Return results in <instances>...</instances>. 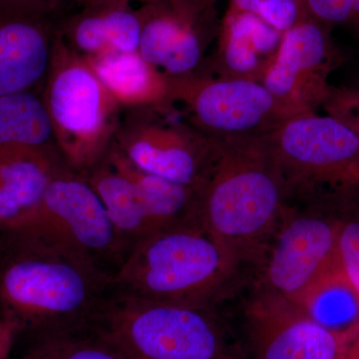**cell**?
Listing matches in <instances>:
<instances>
[{
	"instance_id": "6da1fadb",
	"label": "cell",
	"mask_w": 359,
	"mask_h": 359,
	"mask_svg": "<svg viewBox=\"0 0 359 359\" xmlns=\"http://www.w3.org/2000/svg\"><path fill=\"white\" fill-rule=\"evenodd\" d=\"M4 235L0 314L44 337L93 327L114 292V273L39 241Z\"/></svg>"
},
{
	"instance_id": "7a4b0ae2",
	"label": "cell",
	"mask_w": 359,
	"mask_h": 359,
	"mask_svg": "<svg viewBox=\"0 0 359 359\" xmlns=\"http://www.w3.org/2000/svg\"><path fill=\"white\" fill-rule=\"evenodd\" d=\"M212 141L209 164L195 190L198 219L248 261L282 218L287 204L282 171L266 135Z\"/></svg>"
},
{
	"instance_id": "3957f363",
	"label": "cell",
	"mask_w": 359,
	"mask_h": 359,
	"mask_svg": "<svg viewBox=\"0 0 359 359\" xmlns=\"http://www.w3.org/2000/svg\"><path fill=\"white\" fill-rule=\"evenodd\" d=\"M243 259L200 221L149 233L133 245L113 278L115 294L144 301L212 308Z\"/></svg>"
},
{
	"instance_id": "277c9868",
	"label": "cell",
	"mask_w": 359,
	"mask_h": 359,
	"mask_svg": "<svg viewBox=\"0 0 359 359\" xmlns=\"http://www.w3.org/2000/svg\"><path fill=\"white\" fill-rule=\"evenodd\" d=\"M94 328L128 359H244L212 308L113 292Z\"/></svg>"
},
{
	"instance_id": "5b68a950",
	"label": "cell",
	"mask_w": 359,
	"mask_h": 359,
	"mask_svg": "<svg viewBox=\"0 0 359 359\" xmlns=\"http://www.w3.org/2000/svg\"><path fill=\"white\" fill-rule=\"evenodd\" d=\"M41 97L66 166L86 174L112 145L124 109L58 33Z\"/></svg>"
},
{
	"instance_id": "8992f818",
	"label": "cell",
	"mask_w": 359,
	"mask_h": 359,
	"mask_svg": "<svg viewBox=\"0 0 359 359\" xmlns=\"http://www.w3.org/2000/svg\"><path fill=\"white\" fill-rule=\"evenodd\" d=\"M266 136L282 171L287 203L359 197V137L339 120L302 113Z\"/></svg>"
},
{
	"instance_id": "52a82bcc",
	"label": "cell",
	"mask_w": 359,
	"mask_h": 359,
	"mask_svg": "<svg viewBox=\"0 0 359 359\" xmlns=\"http://www.w3.org/2000/svg\"><path fill=\"white\" fill-rule=\"evenodd\" d=\"M347 202L285 204L257 292L308 308L323 283L340 269L337 247Z\"/></svg>"
},
{
	"instance_id": "ba28073f",
	"label": "cell",
	"mask_w": 359,
	"mask_h": 359,
	"mask_svg": "<svg viewBox=\"0 0 359 359\" xmlns=\"http://www.w3.org/2000/svg\"><path fill=\"white\" fill-rule=\"evenodd\" d=\"M11 233L65 250L113 273L110 264L116 271L125 257L100 198L69 168L51 180L32 216Z\"/></svg>"
},
{
	"instance_id": "9c48e42d",
	"label": "cell",
	"mask_w": 359,
	"mask_h": 359,
	"mask_svg": "<svg viewBox=\"0 0 359 359\" xmlns=\"http://www.w3.org/2000/svg\"><path fill=\"white\" fill-rule=\"evenodd\" d=\"M170 102L194 129L212 139L264 136L294 116L261 82L198 69L169 77Z\"/></svg>"
},
{
	"instance_id": "30bf717a",
	"label": "cell",
	"mask_w": 359,
	"mask_h": 359,
	"mask_svg": "<svg viewBox=\"0 0 359 359\" xmlns=\"http://www.w3.org/2000/svg\"><path fill=\"white\" fill-rule=\"evenodd\" d=\"M113 144L139 169L196 190L209 164L212 141L171 105L123 110Z\"/></svg>"
},
{
	"instance_id": "8fae6325",
	"label": "cell",
	"mask_w": 359,
	"mask_h": 359,
	"mask_svg": "<svg viewBox=\"0 0 359 359\" xmlns=\"http://www.w3.org/2000/svg\"><path fill=\"white\" fill-rule=\"evenodd\" d=\"M340 62L330 28L309 15L283 33L261 83L292 114L316 112L334 88L328 77Z\"/></svg>"
},
{
	"instance_id": "7c38bea8",
	"label": "cell",
	"mask_w": 359,
	"mask_h": 359,
	"mask_svg": "<svg viewBox=\"0 0 359 359\" xmlns=\"http://www.w3.org/2000/svg\"><path fill=\"white\" fill-rule=\"evenodd\" d=\"M248 359H340L359 330L323 327L302 306L257 292L247 308Z\"/></svg>"
},
{
	"instance_id": "4fadbf2b",
	"label": "cell",
	"mask_w": 359,
	"mask_h": 359,
	"mask_svg": "<svg viewBox=\"0 0 359 359\" xmlns=\"http://www.w3.org/2000/svg\"><path fill=\"white\" fill-rule=\"evenodd\" d=\"M62 18L45 0H0V96L41 93Z\"/></svg>"
},
{
	"instance_id": "5bb4252c",
	"label": "cell",
	"mask_w": 359,
	"mask_h": 359,
	"mask_svg": "<svg viewBox=\"0 0 359 359\" xmlns=\"http://www.w3.org/2000/svg\"><path fill=\"white\" fill-rule=\"evenodd\" d=\"M141 18L139 53L168 77L196 72L214 32L212 13L191 16L168 0H150L137 6Z\"/></svg>"
},
{
	"instance_id": "9a60e30c",
	"label": "cell",
	"mask_w": 359,
	"mask_h": 359,
	"mask_svg": "<svg viewBox=\"0 0 359 359\" xmlns=\"http://www.w3.org/2000/svg\"><path fill=\"white\" fill-rule=\"evenodd\" d=\"M66 168L57 148L0 147V231L20 229Z\"/></svg>"
},
{
	"instance_id": "2e32d148",
	"label": "cell",
	"mask_w": 359,
	"mask_h": 359,
	"mask_svg": "<svg viewBox=\"0 0 359 359\" xmlns=\"http://www.w3.org/2000/svg\"><path fill=\"white\" fill-rule=\"evenodd\" d=\"M58 34L84 58L138 51L140 14L137 6L120 0L85 4L61 18Z\"/></svg>"
},
{
	"instance_id": "e0dca14e",
	"label": "cell",
	"mask_w": 359,
	"mask_h": 359,
	"mask_svg": "<svg viewBox=\"0 0 359 359\" xmlns=\"http://www.w3.org/2000/svg\"><path fill=\"white\" fill-rule=\"evenodd\" d=\"M283 33L255 14L229 8L219 28L218 49L210 69L222 78L261 82L275 61Z\"/></svg>"
},
{
	"instance_id": "ac0fdd59",
	"label": "cell",
	"mask_w": 359,
	"mask_h": 359,
	"mask_svg": "<svg viewBox=\"0 0 359 359\" xmlns=\"http://www.w3.org/2000/svg\"><path fill=\"white\" fill-rule=\"evenodd\" d=\"M85 59L123 109L172 105L169 77L150 65L139 51Z\"/></svg>"
},
{
	"instance_id": "d6986e66",
	"label": "cell",
	"mask_w": 359,
	"mask_h": 359,
	"mask_svg": "<svg viewBox=\"0 0 359 359\" xmlns=\"http://www.w3.org/2000/svg\"><path fill=\"white\" fill-rule=\"evenodd\" d=\"M105 156L133 184L150 224L151 233L199 221L196 191L193 188L139 169L113 143Z\"/></svg>"
},
{
	"instance_id": "ffe728a7",
	"label": "cell",
	"mask_w": 359,
	"mask_h": 359,
	"mask_svg": "<svg viewBox=\"0 0 359 359\" xmlns=\"http://www.w3.org/2000/svg\"><path fill=\"white\" fill-rule=\"evenodd\" d=\"M82 176L100 198L126 257L137 242L151 233L133 184L106 156Z\"/></svg>"
},
{
	"instance_id": "44dd1931",
	"label": "cell",
	"mask_w": 359,
	"mask_h": 359,
	"mask_svg": "<svg viewBox=\"0 0 359 359\" xmlns=\"http://www.w3.org/2000/svg\"><path fill=\"white\" fill-rule=\"evenodd\" d=\"M56 148L41 93L16 92L0 96V147Z\"/></svg>"
},
{
	"instance_id": "7402d4cb",
	"label": "cell",
	"mask_w": 359,
	"mask_h": 359,
	"mask_svg": "<svg viewBox=\"0 0 359 359\" xmlns=\"http://www.w3.org/2000/svg\"><path fill=\"white\" fill-rule=\"evenodd\" d=\"M21 359H128L95 328L43 337Z\"/></svg>"
},
{
	"instance_id": "603a6c76",
	"label": "cell",
	"mask_w": 359,
	"mask_h": 359,
	"mask_svg": "<svg viewBox=\"0 0 359 359\" xmlns=\"http://www.w3.org/2000/svg\"><path fill=\"white\" fill-rule=\"evenodd\" d=\"M229 8L255 14L280 33L311 15L304 0H230Z\"/></svg>"
},
{
	"instance_id": "cb8c5ba5",
	"label": "cell",
	"mask_w": 359,
	"mask_h": 359,
	"mask_svg": "<svg viewBox=\"0 0 359 359\" xmlns=\"http://www.w3.org/2000/svg\"><path fill=\"white\" fill-rule=\"evenodd\" d=\"M337 254L342 273L359 297V197L342 210Z\"/></svg>"
},
{
	"instance_id": "d4e9b609",
	"label": "cell",
	"mask_w": 359,
	"mask_h": 359,
	"mask_svg": "<svg viewBox=\"0 0 359 359\" xmlns=\"http://www.w3.org/2000/svg\"><path fill=\"white\" fill-rule=\"evenodd\" d=\"M309 13L328 28L351 25L358 28L353 0H304Z\"/></svg>"
},
{
	"instance_id": "484cf974",
	"label": "cell",
	"mask_w": 359,
	"mask_h": 359,
	"mask_svg": "<svg viewBox=\"0 0 359 359\" xmlns=\"http://www.w3.org/2000/svg\"><path fill=\"white\" fill-rule=\"evenodd\" d=\"M323 108L359 137V87H334Z\"/></svg>"
},
{
	"instance_id": "4316f807",
	"label": "cell",
	"mask_w": 359,
	"mask_h": 359,
	"mask_svg": "<svg viewBox=\"0 0 359 359\" xmlns=\"http://www.w3.org/2000/svg\"><path fill=\"white\" fill-rule=\"evenodd\" d=\"M20 332L18 323L0 314V359H11L16 337Z\"/></svg>"
},
{
	"instance_id": "83f0119b",
	"label": "cell",
	"mask_w": 359,
	"mask_h": 359,
	"mask_svg": "<svg viewBox=\"0 0 359 359\" xmlns=\"http://www.w3.org/2000/svg\"><path fill=\"white\" fill-rule=\"evenodd\" d=\"M170 4L191 16H202L212 13L217 0H168Z\"/></svg>"
},
{
	"instance_id": "f1b7e54d",
	"label": "cell",
	"mask_w": 359,
	"mask_h": 359,
	"mask_svg": "<svg viewBox=\"0 0 359 359\" xmlns=\"http://www.w3.org/2000/svg\"><path fill=\"white\" fill-rule=\"evenodd\" d=\"M45 1L50 4L62 16H65L66 14L72 13L75 9H77L75 0H45Z\"/></svg>"
},
{
	"instance_id": "f546056e",
	"label": "cell",
	"mask_w": 359,
	"mask_h": 359,
	"mask_svg": "<svg viewBox=\"0 0 359 359\" xmlns=\"http://www.w3.org/2000/svg\"><path fill=\"white\" fill-rule=\"evenodd\" d=\"M340 359H359V332L351 342Z\"/></svg>"
},
{
	"instance_id": "4dcf8cb0",
	"label": "cell",
	"mask_w": 359,
	"mask_h": 359,
	"mask_svg": "<svg viewBox=\"0 0 359 359\" xmlns=\"http://www.w3.org/2000/svg\"><path fill=\"white\" fill-rule=\"evenodd\" d=\"M77 4V8L79 7L85 6V4H95V2H102V1H116V0H75ZM120 1H127L130 2L132 4H144V2L150 1V0H120Z\"/></svg>"
},
{
	"instance_id": "1f68e13d",
	"label": "cell",
	"mask_w": 359,
	"mask_h": 359,
	"mask_svg": "<svg viewBox=\"0 0 359 359\" xmlns=\"http://www.w3.org/2000/svg\"><path fill=\"white\" fill-rule=\"evenodd\" d=\"M1 235H4V233H2L1 231H0V247H1V243H2Z\"/></svg>"
}]
</instances>
